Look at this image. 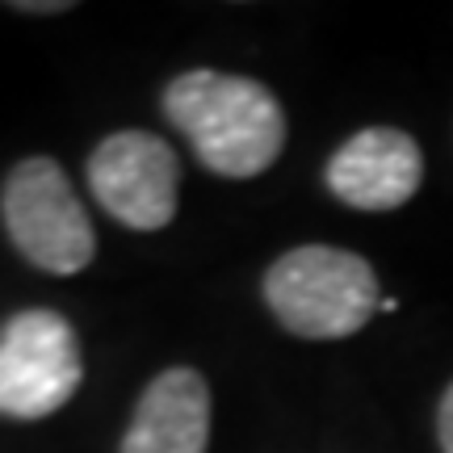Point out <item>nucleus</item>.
<instances>
[{
    "label": "nucleus",
    "mask_w": 453,
    "mask_h": 453,
    "mask_svg": "<svg viewBox=\"0 0 453 453\" xmlns=\"http://www.w3.org/2000/svg\"><path fill=\"white\" fill-rule=\"evenodd\" d=\"M164 118L194 143L197 160L231 180L260 177L286 147V110L260 81L185 72L164 88Z\"/></svg>",
    "instance_id": "nucleus-1"
},
{
    "label": "nucleus",
    "mask_w": 453,
    "mask_h": 453,
    "mask_svg": "<svg viewBox=\"0 0 453 453\" xmlns=\"http://www.w3.org/2000/svg\"><path fill=\"white\" fill-rule=\"evenodd\" d=\"M265 303L277 315V324L303 340H344L361 332L382 307L378 277L370 260L307 243L277 257L265 273Z\"/></svg>",
    "instance_id": "nucleus-2"
},
{
    "label": "nucleus",
    "mask_w": 453,
    "mask_h": 453,
    "mask_svg": "<svg viewBox=\"0 0 453 453\" xmlns=\"http://www.w3.org/2000/svg\"><path fill=\"white\" fill-rule=\"evenodd\" d=\"M0 214L13 248L42 273L72 277L93 265L97 252L93 223L76 189L67 185V173L50 156H30L9 173Z\"/></svg>",
    "instance_id": "nucleus-3"
},
{
    "label": "nucleus",
    "mask_w": 453,
    "mask_h": 453,
    "mask_svg": "<svg viewBox=\"0 0 453 453\" xmlns=\"http://www.w3.org/2000/svg\"><path fill=\"white\" fill-rule=\"evenodd\" d=\"M84 357L59 311H17L0 327V416L47 420L81 390Z\"/></svg>",
    "instance_id": "nucleus-4"
},
{
    "label": "nucleus",
    "mask_w": 453,
    "mask_h": 453,
    "mask_svg": "<svg viewBox=\"0 0 453 453\" xmlns=\"http://www.w3.org/2000/svg\"><path fill=\"white\" fill-rule=\"evenodd\" d=\"M180 164L160 134L118 130L88 156V189L105 214L134 231H160L177 219Z\"/></svg>",
    "instance_id": "nucleus-5"
},
{
    "label": "nucleus",
    "mask_w": 453,
    "mask_h": 453,
    "mask_svg": "<svg viewBox=\"0 0 453 453\" xmlns=\"http://www.w3.org/2000/svg\"><path fill=\"white\" fill-rule=\"evenodd\" d=\"M324 180L344 206L387 214L416 197L424 180V156L407 130L370 127L340 143V151L327 160Z\"/></svg>",
    "instance_id": "nucleus-6"
},
{
    "label": "nucleus",
    "mask_w": 453,
    "mask_h": 453,
    "mask_svg": "<svg viewBox=\"0 0 453 453\" xmlns=\"http://www.w3.org/2000/svg\"><path fill=\"white\" fill-rule=\"evenodd\" d=\"M211 441V387L189 365L151 378L134 407L122 453H206Z\"/></svg>",
    "instance_id": "nucleus-7"
},
{
    "label": "nucleus",
    "mask_w": 453,
    "mask_h": 453,
    "mask_svg": "<svg viewBox=\"0 0 453 453\" xmlns=\"http://www.w3.org/2000/svg\"><path fill=\"white\" fill-rule=\"evenodd\" d=\"M437 437H441V449L453 453V382L445 387V395H441V407H437Z\"/></svg>",
    "instance_id": "nucleus-8"
},
{
    "label": "nucleus",
    "mask_w": 453,
    "mask_h": 453,
    "mask_svg": "<svg viewBox=\"0 0 453 453\" xmlns=\"http://www.w3.org/2000/svg\"><path fill=\"white\" fill-rule=\"evenodd\" d=\"M13 9L17 13H64L72 4H67V0H17Z\"/></svg>",
    "instance_id": "nucleus-9"
}]
</instances>
